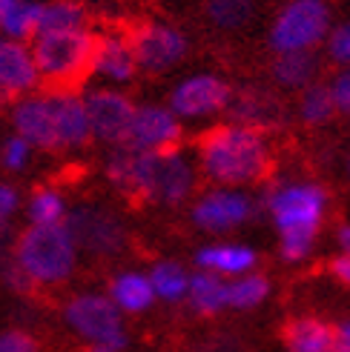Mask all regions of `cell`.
Masks as SVG:
<instances>
[{
    "instance_id": "6da1fadb",
    "label": "cell",
    "mask_w": 350,
    "mask_h": 352,
    "mask_svg": "<svg viewBox=\"0 0 350 352\" xmlns=\"http://www.w3.org/2000/svg\"><path fill=\"white\" fill-rule=\"evenodd\" d=\"M115 189L155 204H181L196 186V169L181 152H132L118 146L107 161Z\"/></svg>"
},
{
    "instance_id": "7a4b0ae2",
    "label": "cell",
    "mask_w": 350,
    "mask_h": 352,
    "mask_svg": "<svg viewBox=\"0 0 350 352\" xmlns=\"http://www.w3.org/2000/svg\"><path fill=\"white\" fill-rule=\"evenodd\" d=\"M78 255L81 252L66 223H29L21 235L12 238L9 246V258L21 267L34 289L66 284L78 270Z\"/></svg>"
},
{
    "instance_id": "3957f363",
    "label": "cell",
    "mask_w": 350,
    "mask_h": 352,
    "mask_svg": "<svg viewBox=\"0 0 350 352\" xmlns=\"http://www.w3.org/2000/svg\"><path fill=\"white\" fill-rule=\"evenodd\" d=\"M201 164L218 184H250L267 172L270 152L256 129L236 123L218 126L201 138Z\"/></svg>"
},
{
    "instance_id": "277c9868",
    "label": "cell",
    "mask_w": 350,
    "mask_h": 352,
    "mask_svg": "<svg viewBox=\"0 0 350 352\" xmlns=\"http://www.w3.org/2000/svg\"><path fill=\"white\" fill-rule=\"evenodd\" d=\"M32 60L46 89H72L92 72L95 32L86 26L38 32L29 41Z\"/></svg>"
},
{
    "instance_id": "5b68a950",
    "label": "cell",
    "mask_w": 350,
    "mask_h": 352,
    "mask_svg": "<svg viewBox=\"0 0 350 352\" xmlns=\"http://www.w3.org/2000/svg\"><path fill=\"white\" fill-rule=\"evenodd\" d=\"M327 195L316 184H287L270 192L267 209L282 232V258L302 261L310 255L319 223L325 218Z\"/></svg>"
},
{
    "instance_id": "8992f818",
    "label": "cell",
    "mask_w": 350,
    "mask_h": 352,
    "mask_svg": "<svg viewBox=\"0 0 350 352\" xmlns=\"http://www.w3.org/2000/svg\"><path fill=\"white\" fill-rule=\"evenodd\" d=\"M61 318L66 329L86 346L107 344V341H124L130 338L124 329V312H121L110 295L103 292H78L72 295L61 309Z\"/></svg>"
},
{
    "instance_id": "52a82bcc",
    "label": "cell",
    "mask_w": 350,
    "mask_h": 352,
    "mask_svg": "<svg viewBox=\"0 0 350 352\" xmlns=\"http://www.w3.org/2000/svg\"><path fill=\"white\" fill-rule=\"evenodd\" d=\"M69 232L75 238L78 252L95 258H115L127 246V226L112 209L98 204H81L66 212Z\"/></svg>"
},
{
    "instance_id": "ba28073f",
    "label": "cell",
    "mask_w": 350,
    "mask_h": 352,
    "mask_svg": "<svg viewBox=\"0 0 350 352\" xmlns=\"http://www.w3.org/2000/svg\"><path fill=\"white\" fill-rule=\"evenodd\" d=\"M330 26V12L325 0H290L278 12L270 29L273 49L282 52H307L316 46Z\"/></svg>"
},
{
    "instance_id": "9c48e42d",
    "label": "cell",
    "mask_w": 350,
    "mask_h": 352,
    "mask_svg": "<svg viewBox=\"0 0 350 352\" xmlns=\"http://www.w3.org/2000/svg\"><path fill=\"white\" fill-rule=\"evenodd\" d=\"M12 129L21 135L32 149L41 152H61L58 138V112L52 92H29L23 98L12 100Z\"/></svg>"
},
{
    "instance_id": "30bf717a",
    "label": "cell",
    "mask_w": 350,
    "mask_h": 352,
    "mask_svg": "<svg viewBox=\"0 0 350 352\" xmlns=\"http://www.w3.org/2000/svg\"><path fill=\"white\" fill-rule=\"evenodd\" d=\"M130 49L135 66L150 75H161L187 55V38L167 23H141L130 34Z\"/></svg>"
},
{
    "instance_id": "8fae6325",
    "label": "cell",
    "mask_w": 350,
    "mask_h": 352,
    "mask_svg": "<svg viewBox=\"0 0 350 352\" xmlns=\"http://www.w3.org/2000/svg\"><path fill=\"white\" fill-rule=\"evenodd\" d=\"M181 126L178 118L164 107H138L127 126L121 146L132 152H167L178 144Z\"/></svg>"
},
{
    "instance_id": "7c38bea8",
    "label": "cell",
    "mask_w": 350,
    "mask_h": 352,
    "mask_svg": "<svg viewBox=\"0 0 350 352\" xmlns=\"http://www.w3.org/2000/svg\"><path fill=\"white\" fill-rule=\"evenodd\" d=\"M83 109L90 118V132L92 138L103 140V144L121 146V140L127 135V126L132 120V100L124 92L115 89H92L83 98Z\"/></svg>"
},
{
    "instance_id": "4fadbf2b",
    "label": "cell",
    "mask_w": 350,
    "mask_h": 352,
    "mask_svg": "<svg viewBox=\"0 0 350 352\" xmlns=\"http://www.w3.org/2000/svg\"><path fill=\"white\" fill-rule=\"evenodd\" d=\"M230 86L216 75H196L175 86L169 98V112L175 118H204L216 115L230 103Z\"/></svg>"
},
{
    "instance_id": "5bb4252c",
    "label": "cell",
    "mask_w": 350,
    "mask_h": 352,
    "mask_svg": "<svg viewBox=\"0 0 350 352\" xmlns=\"http://www.w3.org/2000/svg\"><path fill=\"white\" fill-rule=\"evenodd\" d=\"M41 86L38 69L32 60V49L23 41H12L0 34V103L17 100Z\"/></svg>"
},
{
    "instance_id": "9a60e30c",
    "label": "cell",
    "mask_w": 350,
    "mask_h": 352,
    "mask_svg": "<svg viewBox=\"0 0 350 352\" xmlns=\"http://www.w3.org/2000/svg\"><path fill=\"white\" fill-rule=\"evenodd\" d=\"M253 215V201L244 192H230V189H216L204 195L196 206H192V223L207 232H227L236 230Z\"/></svg>"
},
{
    "instance_id": "2e32d148",
    "label": "cell",
    "mask_w": 350,
    "mask_h": 352,
    "mask_svg": "<svg viewBox=\"0 0 350 352\" xmlns=\"http://www.w3.org/2000/svg\"><path fill=\"white\" fill-rule=\"evenodd\" d=\"M230 118L238 126L247 129H273L282 126L287 120V109L278 95H273L270 89H261V86H247L238 95H230Z\"/></svg>"
},
{
    "instance_id": "e0dca14e",
    "label": "cell",
    "mask_w": 350,
    "mask_h": 352,
    "mask_svg": "<svg viewBox=\"0 0 350 352\" xmlns=\"http://www.w3.org/2000/svg\"><path fill=\"white\" fill-rule=\"evenodd\" d=\"M135 58L130 49V38L121 32L95 34V52H92V72L110 83H130L135 78Z\"/></svg>"
},
{
    "instance_id": "ac0fdd59",
    "label": "cell",
    "mask_w": 350,
    "mask_h": 352,
    "mask_svg": "<svg viewBox=\"0 0 350 352\" xmlns=\"http://www.w3.org/2000/svg\"><path fill=\"white\" fill-rule=\"evenodd\" d=\"M49 92L55 98L61 152L86 146L92 132H90V118H86V109H83V98H78L72 89H49Z\"/></svg>"
},
{
    "instance_id": "d6986e66",
    "label": "cell",
    "mask_w": 350,
    "mask_h": 352,
    "mask_svg": "<svg viewBox=\"0 0 350 352\" xmlns=\"http://www.w3.org/2000/svg\"><path fill=\"white\" fill-rule=\"evenodd\" d=\"M287 352H342L336 329L319 318H296L285 327Z\"/></svg>"
},
{
    "instance_id": "ffe728a7",
    "label": "cell",
    "mask_w": 350,
    "mask_h": 352,
    "mask_svg": "<svg viewBox=\"0 0 350 352\" xmlns=\"http://www.w3.org/2000/svg\"><path fill=\"white\" fill-rule=\"evenodd\" d=\"M107 295L124 315H141L155 304V292H152V284H150L147 272H135V270L118 272L110 280V292Z\"/></svg>"
},
{
    "instance_id": "44dd1931",
    "label": "cell",
    "mask_w": 350,
    "mask_h": 352,
    "mask_svg": "<svg viewBox=\"0 0 350 352\" xmlns=\"http://www.w3.org/2000/svg\"><path fill=\"white\" fill-rule=\"evenodd\" d=\"M196 263H198V270L216 272L221 278L224 275L238 278L256 267V252L244 243H213L196 252Z\"/></svg>"
},
{
    "instance_id": "7402d4cb",
    "label": "cell",
    "mask_w": 350,
    "mask_h": 352,
    "mask_svg": "<svg viewBox=\"0 0 350 352\" xmlns=\"http://www.w3.org/2000/svg\"><path fill=\"white\" fill-rule=\"evenodd\" d=\"M187 301L201 315H216V312L227 309V280L216 272H207V270L192 272L189 287H187Z\"/></svg>"
},
{
    "instance_id": "603a6c76",
    "label": "cell",
    "mask_w": 350,
    "mask_h": 352,
    "mask_svg": "<svg viewBox=\"0 0 350 352\" xmlns=\"http://www.w3.org/2000/svg\"><path fill=\"white\" fill-rule=\"evenodd\" d=\"M155 301H167V304H178L187 301V287H189V272L181 267L178 261H158L155 267L147 272Z\"/></svg>"
},
{
    "instance_id": "cb8c5ba5",
    "label": "cell",
    "mask_w": 350,
    "mask_h": 352,
    "mask_svg": "<svg viewBox=\"0 0 350 352\" xmlns=\"http://www.w3.org/2000/svg\"><path fill=\"white\" fill-rule=\"evenodd\" d=\"M41 9H43V0H17L3 14V21H0V34L12 38V41L29 43L34 38V32H38Z\"/></svg>"
},
{
    "instance_id": "d4e9b609",
    "label": "cell",
    "mask_w": 350,
    "mask_h": 352,
    "mask_svg": "<svg viewBox=\"0 0 350 352\" xmlns=\"http://www.w3.org/2000/svg\"><path fill=\"white\" fill-rule=\"evenodd\" d=\"M316 75V58L310 52H282L278 60L273 63V78L276 83L287 86V89H299L307 86Z\"/></svg>"
},
{
    "instance_id": "484cf974",
    "label": "cell",
    "mask_w": 350,
    "mask_h": 352,
    "mask_svg": "<svg viewBox=\"0 0 350 352\" xmlns=\"http://www.w3.org/2000/svg\"><path fill=\"white\" fill-rule=\"evenodd\" d=\"M66 212H69L66 198L61 195L58 189H52V186L34 189L29 195V201H26V218H29V223H38V226L63 223Z\"/></svg>"
},
{
    "instance_id": "4316f807",
    "label": "cell",
    "mask_w": 350,
    "mask_h": 352,
    "mask_svg": "<svg viewBox=\"0 0 350 352\" xmlns=\"http://www.w3.org/2000/svg\"><path fill=\"white\" fill-rule=\"evenodd\" d=\"M207 17L224 32L247 29L256 17V0H207Z\"/></svg>"
},
{
    "instance_id": "83f0119b",
    "label": "cell",
    "mask_w": 350,
    "mask_h": 352,
    "mask_svg": "<svg viewBox=\"0 0 350 352\" xmlns=\"http://www.w3.org/2000/svg\"><path fill=\"white\" fill-rule=\"evenodd\" d=\"M270 295V280L265 275L244 272L227 284V307L233 309H253Z\"/></svg>"
},
{
    "instance_id": "f1b7e54d",
    "label": "cell",
    "mask_w": 350,
    "mask_h": 352,
    "mask_svg": "<svg viewBox=\"0 0 350 352\" xmlns=\"http://www.w3.org/2000/svg\"><path fill=\"white\" fill-rule=\"evenodd\" d=\"M86 26V9L78 0H49L41 9L38 32H55V29H78ZM34 32V34H38Z\"/></svg>"
},
{
    "instance_id": "f546056e",
    "label": "cell",
    "mask_w": 350,
    "mask_h": 352,
    "mask_svg": "<svg viewBox=\"0 0 350 352\" xmlns=\"http://www.w3.org/2000/svg\"><path fill=\"white\" fill-rule=\"evenodd\" d=\"M333 112H336V107H333V98H330L327 86H307L302 95V103H299L302 120L310 123V126H319V123H327L333 118Z\"/></svg>"
},
{
    "instance_id": "4dcf8cb0",
    "label": "cell",
    "mask_w": 350,
    "mask_h": 352,
    "mask_svg": "<svg viewBox=\"0 0 350 352\" xmlns=\"http://www.w3.org/2000/svg\"><path fill=\"white\" fill-rule=\"evenodd\" d=\"M32 146L26 144V140L21 135H9L3 140V146H0V166H3L6 172H23L32 161Z\"/></svg>"
},
{
    "instance_id": "1f68e13d",
    "label": "cell",
    "mask_w": 350,
    "mask_h": 352,
    "mask_svg": "<svg viewBox=\"0 0 350 352\" xmlns=\"http://www.w3.org/2000/svg\"><path fill=\"white\" fill-rule=\"evenodd\" d=\"M0 284H3L9 292H14V295H26V292H32L34 287L29 284V278L21 272V267L6 255L3 261H0Z\"/></svg>"
},
{
    "instance_id": "d6a6232c",
    "label": "cell",
    "mask_w": 350,
    "mask_h": 352,
    "mask_svg": "<svg viewBox=\"0 0 350 352\" xmlns=\"http://www.w3.org/2000/svg\"><path fill=\"white\" fill-rule=\"evenodd\" d=\"M0 352H41V346L26 329H3L0 332Z\"/></svg>"
},
{
    "instance_id": "836d02e7",
    "label": "cell",
    "mask_w": 350,
    "mask_h": 352,
    "mask_svg": "<svg viewBox=\"0 0 350 352\" xmlns=\"http://www.w3.org/2000/svg\"><path fill=\"white\" fill-rule=\"evenodd\" d=\"M21 209V192H17L12 184L0 181V226H9L12 218Z\"/></svg>"
},
{
    "instance_id": "e575fe53",
    "label": "cell",
    "mask_w": 350,
    "mask_h": 352,
    "mask_svg": "<svg viewBox=\"0 0 350 352\" xmlns=\"http://www.w3.org/2000/svg\"><path fill=\"white\" fill-rule=\"evenodd\" d=\"M330 58L339 63H350V23H342L330 34Z\"/></svg>"
},
{
    "instance_id": "d590c367",
    "label": "cell",
    "mask_w": 350,
    "mask_h": 352,
    "mask_svg": "<svg viewBox=\"0 0 350 352\" xmlns=\"http://www.w3.org/2000/svg\"><path fill=\"white\" fill-rule=\"evenodd\" d=\"M330 98H333V107L339 112L350 115V72H342L333 80V86H330Z\"/></svg>"
},
{
    "instance_id": "8d00e7d4",
    "label": "cell",
    "mask_w": 350,
    "mask_h": 352,
    "mask_svg": "<svg viewBox=\"0 0 350 352\" xmlns=\"http://www.w3.org/2000/svg\"><path fill=\"white\" fill-rule=\"evenodd\" d=\"M330 270H333L336 280H342L344 287H350V255H339L333 263H330Z\"/></svg>"
},
{
    "instance_id": "74e56055",
    "label": "cell",
    "mask_w": 350,
    "mask_h": 352,
    "mask_svg": "<svg viewBox=\"0 0 350 352\" xmlns=\"http://www.w3.org/2000/svg\"><path fill=\"white\" fill-rule=\"evenodd\" d=\"M9 246H12V230L9 226H0V261L9 255Z\"/></svg>"
},
{
    "instance_id": "f35d334b",
    "label": "cell",
    "mask_w": 350,
    "mask_h": 352,
    "mask_svg": "<svg viewBox=\"0 0 350 352\" xmlns=\"http://www.w3.org/2000/svg\"><path fill=\"white\" fill-rule=\"evenodd\" d=\"M336 336H339V344H342V352H350V321H344L339 329H336Z\"/></svg>"
},
{
    "instance_id": "ab89813d",
    "label": "cell",
    "mask_w": 350,
    "mask_h": 352,
    "mask_svg": "<svg viewBox=\"0 0 350 352\" xmlns=\"http://www.w3.org/2000/svg\"><path fill=\"white\" fill-rule=\"evenodd\" d=\"M339 243H342L344 255H350V226H342L339 230Z\"/></svg>"
},
{
    "instance_id": "60d3db41",
    "label": "cell",
    "mask_w": 350,
    "mask_h": 352,
    "mask_svg": "<svg viewBox=\"0 0 350 352\" xmlns=\"http://www.w3.org/2000/svg\"><path fill=\"white\" fill-rule=\"evenodd\" d=\"M17 3V0H0V21H3V14Z\"/></svg>"
},
{
    "instance_id": "b9f144b4",
    "label": "cell",
    "mask_w": 350,
    "mask_h": 352,
    "mask_svg": "<svg viewBox=\"0 0 350 352\" xmlns=\"http://www.w3.org/2000/svg\"><path fill=\"white\" fill-rule=\"evenodd\" d=\"M347 175H350V157H347Z\"/></svg>"
}]
</instances>
